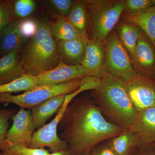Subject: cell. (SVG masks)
Returning <instances> with one entry per match:
<instances>
[{"mask_svg": "<svg viewBox=\"0 0 155 155\" xmlns=\"http://www.w3.org/2000/svg\"><path fill=\"white\" fill-rule=\"evenodd\" d=\"M60 137L71 155L87 153L96 145L122 133L123 129L109 122L88 94L69 102L60 120Z\"/></svg>", "mask_w": 155, "mask_h": 155, "instance_id": "1", "label": "cell"}, {"mask_svg": "<svg viewBox=\"0 0 155 155\" xmlns=\"http://www.w3.org/2000/svg\"><path fill=\"white\" fill-rule=\"evenodd\" d=\"M125 83L106 72L100 85L88 94L104 117L123 130L130 128L137 115L125 91Z\"/></svg>", "mask_w": 155, "mask_h": 155, "instance_id": "2", "label": "cell"}, {"mask_svg": "<svg viewBox=\"0 0 155 155\" xmlns=\"http://www.w3.org/2000/svg\"><path fill=\"white\" fill-rule=\"evenodd\" d=\"M57 42L50 32L48 22H38L35 32L19 53L20 63L26 74L37 77L58 66L60 58Z\"/></svg>", "mask_w": 155, "mask_h": 155, "instance_id": "3", "label": "cell"}, {"mask_svg": "<svg viewBox=\"0 0 155 155\" xmlns=\"http://www.w3.org/2000/svg\"><path fill=\"white\" fill-rule=\"evenodd\" d=\"M87 11V38L104 41L123 12L122 0H84Z\"/></svg>", "mask_w": 155, "mask_h": 155, "instance_id": "4", "label": "cell"}, {"mask_svg": "<svg viewBox=\"0 0 155 155\" xmlns=\"http://www.w3.org/2000/svg\"><path fill=\"white\" fill-rule=\"evenodd\" d=\"M82 78L75 79L58 85L38 86L31 90L17 95L11 93L0 94V103H12L21 108L31 109L49 99L61 95L74 92L79 88Z\"/></svg>", "mask_w": 155, "mask_h": 155, "instance_id": "5", "label": "cell"}, {"mask_svg": "<svg viewBox=\"0 0 155 155\" xmlns=\"http://www.w3.org/2000/svg\"><path fill=\"white\" fill-rule=\"evenodd\" d=\"M104 43L107 52L105 72L125 81L132 79L137 73L116 30L112 31Z\"/></svg>", "mask_w": 155, "mask_h": 155, "instance_id": "6", "label": "cell"}, {"mask_svg": "<svg viewBox=\"0 0 155 155\" xmlns=\"http://www.w3.org/2000/svg\"><path fill=\"white\" fill-rule=\"evenodd\" d=\"M125 90L137 113L155 106V79L137 74L125 81Z\"/></svg>", "mask_w": 155, "mask_h": 155, "instance_id": "7", "label": "cell"}, {"mask_svg": "<svg viewBox=\"0 0 155 155\" xmlns=\"http://www.w3.org/2000/svg\"><path fill=\"white\" fill-rule=\"evenodd\" d=\"M69 104L65 101L54 119L34 132L31 141L27 147L31 148H45L47 147L52 153L68 150L66 143L58 136L57 130L59 122Z\"/></svg>", "mask_w": 155, "mask_h": 155, "instance_id": "8", "label": "cell"}, {"mask_svg": "<svg viewBox=\"0 0 155 155\" xmlns=\"http://www.w3.org/2000/svg\"><path fill=\"white\" fill-rule=\"evenodd\" d=\"M130 58L137 73L155 79V48L142 31Z\"/></svg>", "mask_w": 155, "mask_h": 155, "instance_id": "9", "label": "cell"}, {"mask_svg": "<svg viewBox=\"0 0 155 155\" xmlns=\"http://www.w3.org/2000/svg\"><path fill=\"white\" fill-rule=\"evenodd\" d=\"M92 76L81 65L70 66L60 60L57 67L35 77L38 86L58 85L75 79Z\"/></svg>", "mask_w": 155, "mask_h": 155, "instance_id": "10", "label": "cell"}, {"mask_svg": "<svg viewBox=\"0 0 155 155\" xmlns=\"http://www.w3.org/2000/svg\"><path fill=\"white\" fill-rule=\"evenodd\" d=\"M13 119V125L7 132L6 140L13 144L28 146L35 130L31 111L20 108Z\"/></svg>", "mask_w": 155, "mask_h": 155, "instance_id": "11", "label": "cell"}, {"mask_svg": "<svg viewBox=\"0 0 155 155\" xmlns=\"http://www.w3.org/2000/svg\"><path fill=\"white\" fill-rule=\"evenodd\" d=\"M107 52L104 41L97 39L87 41L86 51L82 66L92 76L101 78L106 73L104 70Z\"/></svg>", "mask_w": 155, "mask_h": 155, "instance_id": "12", "label": "cell"}, {"mask_svg": "<svg viewBox=\"0 0 155 155\" xmlns=\"http://www.w3.org/2000/svg\"><path fill=\"white\" fill-rule=\"evenodd\" d=\"M129 129L137 136L138 146H155V106L137 113Z\"/></svg>", "mask_w": 155, "mask_h": 155, "instance_id": "13", "label": "cell"}, {"mask_svg": "<svg viewBox=\"0 0 155 155\" xmlns=\"http://www.w3.org/2000/svg\"><path fill=\"white\" fill-rule=\"evenodd\" d=\"M29 38L22 33L19 22L13 20L0 32V55L20 52Z\"/></svg>", "mask_w": 155, "mask_h": 155, "instance_id": "14", "label": "cell"}, {"mask_svg": "<svg viewBox=\"0 0 155 155\" xmlns=\"http://www.w3.org/2000/svg\"><path fill=\"white\" fill-rule=\"evenodd\" d=\"M87 39L82 37L58 41L57 46L60 60L70 66L81 65L85 56Z\"/></svg>", "mask_w": 155, "mask_h": 155, "instance_id": "15", "label": "cell"}, {"mask_svg": "<svg viewBox=\"0 0 155 155\" xmlns=\"http://www.w3.org/2000/svg\"><path fill=\"white\" fill-rule=\"evenodd\" d=\"M66 95L53 97L31 109L35 129H38L45 125L47 121L58 112L64 104Z\"/></svg>", "mask_w": 155, "mask_h": 155, "instance_id": "16", "label": "cell"}, {"mask_svg": "<svg viewBox=\"0 0 155 155\" xmlns=\"http://www.w3.org/2000/svg\"><path fill=\"white\" fill-rule=\"evenodd\" d=\"M19 52L0 58V85L10 83L26 74L22 68Z\"/></svg>", "mask_w": 155, "mask_h": 155, "instance_id": "17", "label": "cell"}, {"mask_svg": "<svg viewBox=\"0 0 155 155\" xmlns=\"http://www.w3.org/2000/svg\"><path fill=\"white\" fill-rule=\"evenodd\" d=\"M105 142L116 155H130L138 146L137 136L129 129Z\"/></svg>", "mask_w": 155, "mask_h": 155, "instance_id": "18", "label": "cell"}, {"mask_svg": "<svg viewBox=\"0 0 155 155\" xmlns=\"http://www.w3.org/2000/svg\"><path fill=\"white\" fill-rule=\"evenodd\" d=\"M125 21L135 24L148 38L155 48V6L137 14H123Z\"/></svg>", "mask_w": 155, "mask_h": 155, "instance_id": "19", "label": "cell"}, {"mask_svg": "<svg viewBox=\"0 0 155 155\" xmlns=\"http://www.w3.org/2000/svg\"><path fill=\"white\" fill-rule=\"evenodd\" d=\"M48 26L52 36L57 41L82 38L71 25L67 17L60 14H55L54 15L51 21L48 22Z\"/></svg>", "mask_w": 155, "mask_h": 155, "instance_id": "20", "label": "cell"}, {"mask_svg": "<svg viewBox=\"0 0 155 155\" xmlns=\"http://www.w3.org/2000/svg\"><path fill=\"white\" fill-rule=\"evenodd\" d=\"M67 18L80 36L87 38L88 19L84 0L74 1Z\"/></svg>", "mask_w": 155, "mask_h": 155, "instance_id": "21", "label": "cell"}, {"mask_svg": "<svg viewBox=\"0 0 155 155\" xmlns=\"http://www.w3.org/2000/svg\"><path fill=\"white\" fill-rule=\"evenodd\" d=\"M142 30L131 22L125 21L118 24L117 33L120 41L130 57L133 54Z\"/></svg>", "mask_w": 155, "mask_h": 155, "instance_id": "22", "label": "cell"}, {"mask_svg": "<svg viewBox=\"0 0 155 155\" xmlns=\"http://www.w3.org/2000/svg\"><path fill=\"white\" fill-rule=\"evenodd\" d=\"M38 87L36 78L25 74L12 82L0 85V94L28 91Z\"/></svg>", "mask_w": 155, "mask_h": 155, "instance_id": "23", "label": "cell"}, {"mask_svg": "<svg viewBox=\"0 0 155 155\" xmlns=\"http://www.w3.org/2000/svg\"><path fill=\"white\" fill-rule=\"evenodd\" d=\"M0 151L8 155H49L45 148H31L25 145L13 144L5 139L0 143Z\"/></svg>", "mask_w": 155, "mask_h": 155, "instance_id": "24", "label": "cell"}, {"mask_svg": "<svg viewBox=\"0 0 155 155\" xmlns=\"http://www.w3.org/2000/svg\"><path fill=\"white\" fill-rule=\"evenodd\" d=\"M124 14H140L155 6V0H122Z\"/></svg>", "mask_w": 155, "mask_h": 155, "instance_id": "25", "label": "cell"}, {"mask_svg": "<svg viewBox=\"0 0 155 155\" xmlns=\"http://www.w3.org/2000/svg\"><path fill=\"white\" fill-rule=\"evenodd\" d=\"M14 15L19 18H27L33 13L35 8L33 0H16L13 1Z\"/></svg>", "mask_w": 155, "mask_h": 155, "instance_id": "26", "label": "cell"}, {"mask_svg": "<svg viewBox=\"0 0 155 155\" xmlns=\"http://www.w3.org/2000/svg\"><path fill=\"white\" fill-rule=\"evenodd\" d=\"M101 81V78L94 76H89L84 78L81 84L78 89L72 93L67 95L65 98V101L69 103L81 93L87 91H90L95 89L100 85Z\"/></svg>", "mask_w": 155, "mask_h": 155, "instance_id": "27", "label": "cell"}, {"mask_svg": "<svg viewBox=\"0 0 155 155\" xmlns=\"http://www.w3.org/2000/svg\"><path fill=\"white\" fill-rule=\"evenodd\" d=\"M14 15L13 2L0 0V32L13 21Z\"/></svg>", "mask_w": 155, "mask_h": 155, "instance_id": "28", "label": "cell"}, {"mask_svg": "<svg viewBox=\"0 0 155 155\" xmlns=\"http://www.w3.org/2000/svg\"><path fill=\"white\" fill-rule=\"evenodd\" d=\"M13 109H0V143L6 138L9 127V120L15 114Z\"/></svg>", "mask_w": 155, "mask_h": 155, "instance_id": "29", "label": "cell"}, {"mask_svg": "<svg viewBox=\"0 0 155 155\" xmlns=\"http://www.w3.org/2000/svg\"><path fill=\"white\" fill-rule=\"evenodd\" d=\"M47 2L56 14L67 18L74 2V1L72 0H49Z\"/></svg>", "mask_w": 155, "mask_h": 155, "instance_id": "30", "label": "cell"}, {"mask_svg": "<svg viewBox=\"0 0 155 155\" xmlns=\"http://www.w3.org/2000/svg\"><path fill=\"white\" fill-rule=\"evenodd\" d=\"M88 153V155H116L105 141L96 145Z\"/></svg>", "mask_w": 155, "mask_h": 155, "instance_id": "31", "label": "cell"}, {"mask_svg": "<svg viewBox=\"0 0 155 155\" xmlns=\"http://www.w3.org/2000/svg\"><path fill=\"white\" fill-rule=\"evenodd\" d=\"M130 155H155V145L138 146Z\"/></svg>", "mask_w": 155, "mask_h": 155, "instance_id": "32", "label": "cell"}, {"mask_svg": "<svg viewBox=\"0 0 155 155\" xmlns=\"http://www.w3.org/2000/svg\"><path fill=\"white\" fill-rule=\"evenodd\" d=\"M49 155H71L68 150H61L54 152Z\"/></svg>", "mask_w": 155, "mask_h": 155, "instance_id": "33", "label": "cell"}, {"mask_svg": "<svg viewBox=\"0 0 155 155\" xmlns=\"http://www.w3.org/2000/svg\"><path fill=\"white\" fill-rule=\"evenodd\" d=\"M0 155H8L7 154H6L4 153H3L2 152L0 151Z\"/></svg>", "mask_w": 155, "mask_h": 155, "instance_id": "34", "label": "cell"}, {"mask_svg": "<svg viewBox=\"0 0 155 155\" xmlns=\"http://www.w3.org/2000/svg\"><path fill=\"white\" fill-rule=\"evenodd\" d=\"M84 155H88V153H87L85 154Z\"/></svg>", "mask_w": 155, "mask_h": 155, "instance_id": "35", "label": "cell"}]
</instances>
